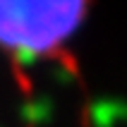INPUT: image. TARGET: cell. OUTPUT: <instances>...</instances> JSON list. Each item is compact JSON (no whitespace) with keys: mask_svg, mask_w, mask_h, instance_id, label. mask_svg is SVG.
Listing matches in <instances>:
<instances>
[{"mask_svg":"<svg viewBox=\"0 0 127 127\" xmlns=\"http://www.w3.org/2000/svg\"><path fill=\"white\" fill-rule=\"evenodd\" d=\"M86 0H0V48L17 58L58 50L79 29Z\"/></svg>","mask_w":127,"mask_h":127,"instance_id":"1","label":"cell"}]
</instances>
